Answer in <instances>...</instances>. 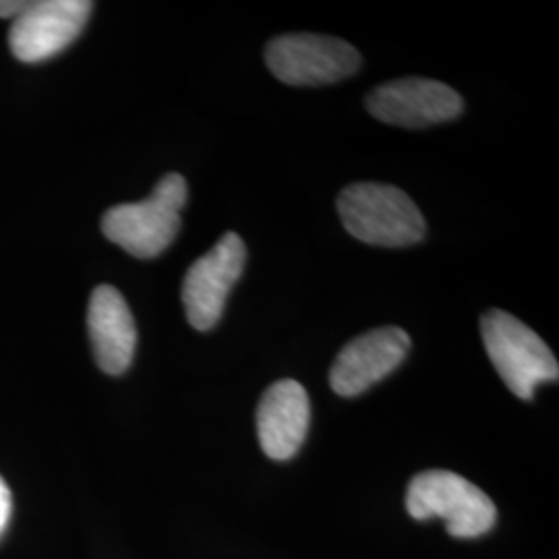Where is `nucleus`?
Wrapping results in <instances>:
<instances>
[{
  "label": "nucleus",
  "mask_w": 559,
  "mask_h": 559,
  "mask_svg": "<svg viewBox=\"0 0 559 559\" xmlns=\"http://www.w3.org/2000/svg\"><path fill=\"white\" fill-rule=\"evenodd\" d=\"M187 198V180L170 173L162 177L147 200L110 207L102 218V233L133 258H158L179 235Z\"/></svg>",
  "instance_id": "1"
},
{
  "label": "nucleus",
  "mask_w": 559,
  "mask_h": 559,
  "mask_svg": "<svg viewBox=\"0 0 559 559\" xmlns=\"http://www.w3.org/2000/svg\"><path fill=\"white\" fill-rule=\"evenodd\" d=\"M344 228L367 245L408 247L425 237V218L402 189L383 182H357L338 198Z\"/></svg>",
  "instance_id": "2"
},
{
  "label": "nucleus",
  "mask_w": 559,
  "mask_h": 559,
  "mask_svg": "<svg viewBox=\"0 0 559 559\" xmlns=\"http://www.w3.org/2000/svg\"><path fill=\"white\" fill-rule=\"evenodd\" d=\"M480 336L498 376L514 396L535 399L543 381L559 380L558 359L526 323L491 309L480 318Z\"/></svg>",
  "instance_id": "3"
},
{
  "label": "nucleus",
  "mask_w": 559,
  "mask_h": 559,
  "mask_svg": "<svg viewBox=\"0 0 559 559\" xmlns=\"http://www.w3.org/2000/svg\"><path fill=\"white\" fill-rule=\"evenodd\" d=\"M406 510L415 520H443L456 539L483 537L498 520L491 498L452 471L419 473L408 485Z\"/></svg>",
  "instance_id": "4"
},
{
  "label": "nucleus",
  "mask_w": 559,
  "mask_h": 559,
  "mask_svg": "<svg viewBox=\"0 0 559 559\" xmlns=\"http://www.w3.org/2000/svg\"><path fill=\"white\" fill-rule=\"evenodd\" d=\"M265 64L282 83L311 87L355 75L360 55L355 46L340 38L288 34L267 44Z\"/></svg>",
  "instance_id": "5"
},
{
  "label": "nucleus",
  "mask_w": 559,
  "mask_h": 559,
  "mask_svg": "<svg viewBox=\"0 0 559 559\" xmlns=\"http://www.w3.org/2000/svg\"><path fill=\"white\" fill-rule=\"evenodd\" d=\"M247 261V247L237 233H226L205 255L195 261L182 280V305L189 323L205 332L224 313V305L239 282Z\"/></svg>",
  "instance_id": "6"
},
{
  "label": "nucleus",
  "mask_w": 559,
  "mask_h": 559,
  "mask_svg": "<svg viewBox=\"0 0 559 559\" xmlns=\"http://www.w3.org/2000/svg\"><path fill=\"white\" fill-rule=\"evenodd\" d=\"M94 4L87 0L27 2L9 32V46L23 62L52 59L80 38Z\"/></svg>",
  "instance_id": "7"
},
{
  "label": "nucleus",
  "mask_w": 559,
  "mask_h": 559,
  "mask_svg": "<svg viewBox=\"0 0 559 559\" xmlns=\"http://www.w3.org/2000/svg\"><path fill=\"white\" fill-rule=\"evenodd\" d=\"M464 102L450 85L425 78H404L383 83L367 96V110L376 119L406 127L423 129L456 119Z\"/></svg>",
  "instance_id": "8"
},
{
  "label": "nucleus",
  "mask_w": 559,
  "mask_h": 559,
  "mask_svg": "<svg viewBox=\"0 0 559 559\" xmlns=\"http://www.w3.org/2000/svg\"><path fill=\"white\" fill-rule=\"evenodd\" d=\"M411 350V336L399 325H385L350 340L332 365V390L353 399L388 378Z\"/></svg>",
  "instance_id": "9"
},
{
  "label": "nucleus",
  "mask_w": 559,
  "mask_h": 559,
  "mask_svg": "<svg viewBox=\"0 0 559 559\" xmlns=\"http://www.w3.org/2000/svg\"><path fill=\"white\" fill-rule=\"evenodd\" d=\"M311 402L299 381H276L265 390L258 406L261 450L272 460H290L307 440Z\"/></svg>",
  "instance_id": "10"
},
{
  "label": "nucleus",
  "mask_w": 559,
  "mask_h": 559,
  "mask_svg": "<svg viewBox=\"0 0 559 559\" xmlns=\"http://www.w3.org/2000/svg\"><path fill=\"white\" fill-rule=\"evenodd\" d=\"M87 330L102 371L122 376L135 357L138 328L127 300L115 286H98L92 293Z\"/></svg>",
  "instance_id": "11"
},
{
  "label": "nucleus",
  "mask_w": 559,
  "mask_h": 559,
  "mask_svg": "<svg viewBox=\"0 0 559 559\" xmlns=\"http://www.w3.org/2000/svg\"><path fill=\"white\" fill-rule=\"evenodd\" d=\"M9 519H11V491H9L7 483L0 477V535L4 533Z\"/></svg>",
  "instance_id": "12"
},
{
  "label": "nucleus",
  "mask_w": 559,
  "mask_h": 559,
  "mask_svg": "<svg viewBox=\"0 0 559 559\" xmlns=\"http://www.w3.org/2000/svg\"><path fill=\"white\" fill-rule=\"evenodd\" d=\"M25 7L27 2H21V0H0V17L17 20Z\"/></svg>",
  "instance_id": "13"
}]
</instances>
